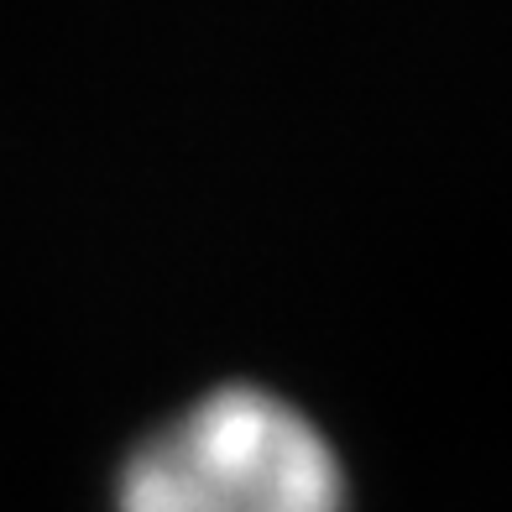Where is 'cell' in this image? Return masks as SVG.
<instances>
[{
	"label": "cell",
	"mask_w": 512,
	"mask_h": 512,
	"mask_svg": "<svg viewBox=\"0 0 512 512\" xmlns=\"http://www.w3.org/2000/svg\"><path fill=\"white\" fill-rule=\"evenodd\" d=\"M340 455L267 387H215L131 450L115 512H345Z\"/></svg>",
	"instance_id": "obj_1"
}]
</instances>
